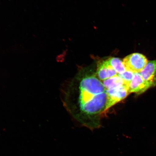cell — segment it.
Here are the masks:
<instances>
[{
  "instance_id": "52a82bcc",
  "label": "cell",
  "mask_w": 156,
  "mask_h": 156,
  "mask_svg": "<svg viewBox=\"0 0 156 156\" xmlns=\"http://www.w3.org/2000/svg\"><path fill=\"white\" fill-rule=\"evenodd\" d=\"M103 84L107 90L126 85L123 80L118 75L105 80L103 81Z\"/></svg>"
},
{
  "instance_id": "6da1fadb",
  "label": "cell",
  "mask_w": 156,
  "mask_h": 156,
  "mask_svg": "<svg viewBox=\"0 0 156 156\" xmlns=\"http://www.w3.org/2000/svg\"><path fill=\"white\" fill-rule=\"evenodd\" d=\"M78 105L81 116L89 120V128L94 129L91 119L106 111L108 95L102 83L94 75L82 78L79 85Z\"/></svg>"
},
{
  "instance_id": "277c9868",
  "label": "cell",
  "mask_w": 156,
  "mask_h": 156,
  "mask_svg": "<svg viewBox=\"0 0 156 156\" xmlns=\"http://www.w3.org/2000/svg\"><path fill=\"white\" fill-rule=\"evenodd\" d=\"M142 78L151 87L156 85V60L148 62L147 65L140 73Z\"/></svg>"
},
{
  "instance_id": "9c48e42d",
  "label": "cell",
  "mask_w": 156,
  "mask_h": 156,
  "mask_svg": "<svg viewBox=\"0 0 156 156\" xmlns=\"http://www.w3.org/2000/svg\"><path fill=\"white\" fill-rule=\"evenodd\" d=\"M134 75V73L133 72L126 70L124 73L122 74H118V76L123 80L125 83L128 88L130 83Z\"/></svg>"
},
{
  "instance_id": "8992f818",
  "label": "cell",
  "mask_w": 156,
  "mask_h": 156,
  "mask_svg": "<svg viewBox=\"0 0 156 156\" xmlns=\"http://www.w3.org/2000/svg\"><path fill=\"white\" fill-rule=\"evenodd\" d=\"M97 74L99 79L102 81H104L118 75L116 71L107 63L106 60L98 64Z\"/></svg>"
},
{
  "instance_id": "ba28073f",
  "label": "cell",
  "mask_w": 156,
  "mask_h": 156,
  "mask_svg": "<svg viewBox=\"0 0 156 156\" xmlns=\"http://www.w3.org/2000/svg\"><path fill=\"white\" fill-rule=\"evenodd\" d=\"M106 61L118 74H122L126 70L123 61L120 58H110L107 60Z\"/></svg>"
},
{
  "instance_id": "5b68a950",
  "label": "cell",
  "mask_w": 156,
  "mask_h": 156,
  "mask_svg": "<svg viewBox=\"0 0 156 156\" xmlns=\"http://www.w3.org/2000/svg\"><path fill=\"white\" fill-rule=\"evenodd\" d=\"M151 87L144 80L140 73H134L133 77L128 87V92L129 93H135L140 94Z\"/></svg>"
},
{
  "instance_id": "7a4b0ae2",
  "label": "cell",
  "mask_w": 156,
  "mask_h": 156,
  "mask_svg": "<svg viewBox=\"0 0 156 156\" xmlns=\"http://www.w3.org/2000/svg\"><path fill=\"white\" fill-rule=\"evenodd\" d=\"M123 61L126 69L134 73H141L148 62L146 56L139 53L129 55L124 58Z\"/></svg>"
},
{
  "instance_id": "3957f363",
  "label": "cell",
  "mask_w": 156,
  "mask_h": 156,
  "mask_svg": "<svg viewBox=\"0 0 156 156\" xmlns=\"http://www.w3.org/2000/svg\"><path fill=\"white\" fill-rule=\"evenodd\" d=\"M108 95L106 111L117 103L124 99L129 94L128 88L126 85L116 88L107 90Z\"/></svg>"
}]
</instances>
